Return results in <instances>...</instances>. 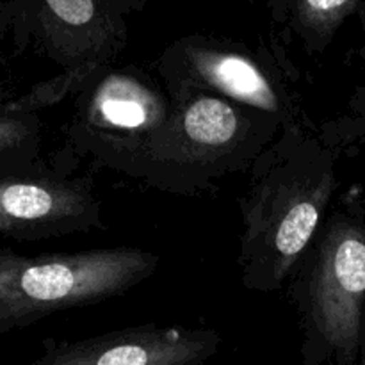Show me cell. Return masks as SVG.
Listing matches in <instances>:
<instances>
[{
    "instance_id": "8fae6325",
    "label": "cell",
    "mask_w": 365,
    "mask_h": 365,
    "mask_svg": "<svg viewBox=\"0 0 365 365\" xmlns=\"http://www.w3.org/2000/svg\"><path fill=\"white\" fill-rule=\"evenodd\" d=\"M41 116L11 110L0 102V180L48 166L41 157Z\"/></svg>"
},
{
    "instance_id": "6da1fadb",
    "label": "cell",
    "mask_w": 365,
    "mask_h": 365,
    "mask_svg": "<svg viewBox=\"0 0 365 365\" xmlns=\"http://www.w3.org/2000/svg\"><path fill=\"white\" fill-rule=\"evenodd\" d=\"M168 120L135 141L63 143L57 159L109 170L175 196H198L230 175L248 171L284 125L230 100L189 93L171 96Z\"/></svg>"
},
{
    "instance_id": "277c9868",
    "label": "cell",
    "mask_w": 365,
    "mask_h": 365,
    "mask_svg": "<svg viewBox=\"0 0 365 365\" xmlns=\"http://www.w3.org/2000/svg\"><path fill=\"white\" fill-rule=\"evenodd\" d=\"M7 32L18 50L32 48L61 73L4 102L11 110L41 113L73 98L96 73L113 66L127 45L128 16L143 0H6Z\"/></svg>"
},
{
    "instance_id": "ba28073f",
    "label": "cell",
    "mask_w": 365,
    "mask_h": 365,
    "mask_svg": "<svg viewBox=\"0 0 365 365\" xmlns=\"http://www.w3.org/2000/svg\"><path fill=\"white\" fill-rule=\"evenodd\" d=\"M73 98L64 143L146 138L168 120L173 103L163 82L134 64L106 68Z\"/></svg>"
},
{
    "instance_id": "7c38bea8",
    "label": "cell",
    "mask_w": 365,
    "mask_h": 365,
    "mask_svg": "<svg viewBox=\"0 0 365 365\" xmlns=\"http://www.w3.org/2000/svg\"><path fill=\"white\" fill-rule=\"evenodd\" d=\"M359 18L364 32V45L359 50L364 81L349 96L346 109L319 127V135L323 141L341 153L365 148V0L359 9Z\"/></svg>"
},
{
    "instance_id": "5bb4252c",
    "label": "cell",
    "mask_w": 365,
    "mask_h": 365,
    "mask_svg": "<svg viewBox=\"0 0 365 365\" xmlns=\"http://www.w3.org/2000/svg\"><path fill=\"white\" fill-rule=\"evenodd\" d=\"M360 348H362V356H365V310H364V321H362V344H360Z\"/></svg>"
},
{
    "instance_id": "8992f818",
    "label": "cell",
    "mask_w": 365,
    "mask_h": 365,
    "mask_svg": "<svg viewBox=\"0 0 365 365\" xmlns=\"http://www.w3.org/2000/svg\"><path fill=\"white\" fill-rule=\"evenodd\" d=\"M155 71L170 96L209 93L269 114L284 128L314 125L302 106L298 68L277 43L184 36L164 48Z\"/></svg>"
},
{
    "instance_id": "3957f363",
    "label": "cell",
    "mask_w": 365,
    "mask_h": 365,
    "mask_svg": "<svg viewBox=\"0 0 365 365\" xmlns=\"http://www.w3.org/2000/svg\"><path fill=\"white\" fill-rule=\"evenodd\" d=\"M302 331V365H360L365 310V207L339 200L287 282Z\"/></svg>"
},
{
    "instance_id": "52a82bcc",
    "label": "cell",
    "mask_w": 365,
    "mask_h": 365,
    "mask_svg": "<svg viewBox=\"0 0 365 365\" xmlns=\"http://www.w3.org/2000/svg\"><path fill=\"white\" fill-rule=\"evenodd\" d=\"M53 160L43 170L0 180V237L43 241L103 230V203L91 175Z\"/></svg>"
},
{
    "instance_id": "7a4b0ae2",
    "label": "cell",
    "mask_w": 365,
    "mask_h": 365,
    "mask_svg": "<svg viewBox=\"0 0 365 365\" xmlns=\"http://www.w3.org/2000/svg\"><path fill=\"white\" fill-rule=\"evenodd\" d=\"M342 157L319 127L282 128L248 170L237 264L242 287L269 294L287 285L330 212Z\"/></svg>"
},
{
    "instance_id": "5b68a950",
    "label": "cell",
    "mask_w": 365,
    "mask_h": 365,
    "mask_svg": "<svg viewBox=\"0 0 365 365\" xmlns=\"http://www.w3.org/2000/svg\"><path fill=\"white\" fill-rule=\"evenodd\" d=\"M159 264L157 253L130 246L38 255L0 248V335L123 296Z\"/></svg>"
},
{
    "instance_id": "4fadbf2b",
    "label": "cell",
    "mask_w": 365,
    "mask_h": 365,
    "mask_svg": "<svg viewBox=\"0 0 365 365\" xmlns=\"http://www.w3.org/2000/svg\"><path fill=\"white\" fill-rule=\"evenodd\" d=\"M7 34V2L0 0V41Z\"/></svg>"
},
{
    "instance_id": "9a60e30c",
    "label": "cell",
    "mask_w": 365,
    "mask_h": 365,
    "mask_svg": "<svg viewBox=\"0 0 365 365\" xmlns=\"http://www.w3.org/2000/svg\"><path fill=\"white\" fill-rule=\"evenodd\" d=\"M360 365H365V356H362V359H360Z\"/></svg>"
},
{
    "instance_id": "30bf717a",
    "label": "cell",
    "mask_w": 365,
    "mask_h": 365,
    "mask_svg": "<svg viewBox=\"0 0 365 365\" xmlns=\"http://www.w3.org/2000/svg\"><path fill=\"white\" fill-rule=\"evenodd\" d=\"M364 0H273V16L309 56H321Z\"/></svg>"
},
{
    "instance_id": "9c48e42d",
    "label": "cell",
    "mask_w": 365,
    "mask_h": 365,
    "mask_svg": "<svg viewBox=\"0 0 365 365\" xmlns=\"http://www.w3.org/2000/svg\"><path fill=\"white\" fill-rule=\"evenodd\" d=\"M221 342L210 328L138 324L75 341L45 339L41 355L21 365H205Z\"/></svg>"
}]
</instances>
